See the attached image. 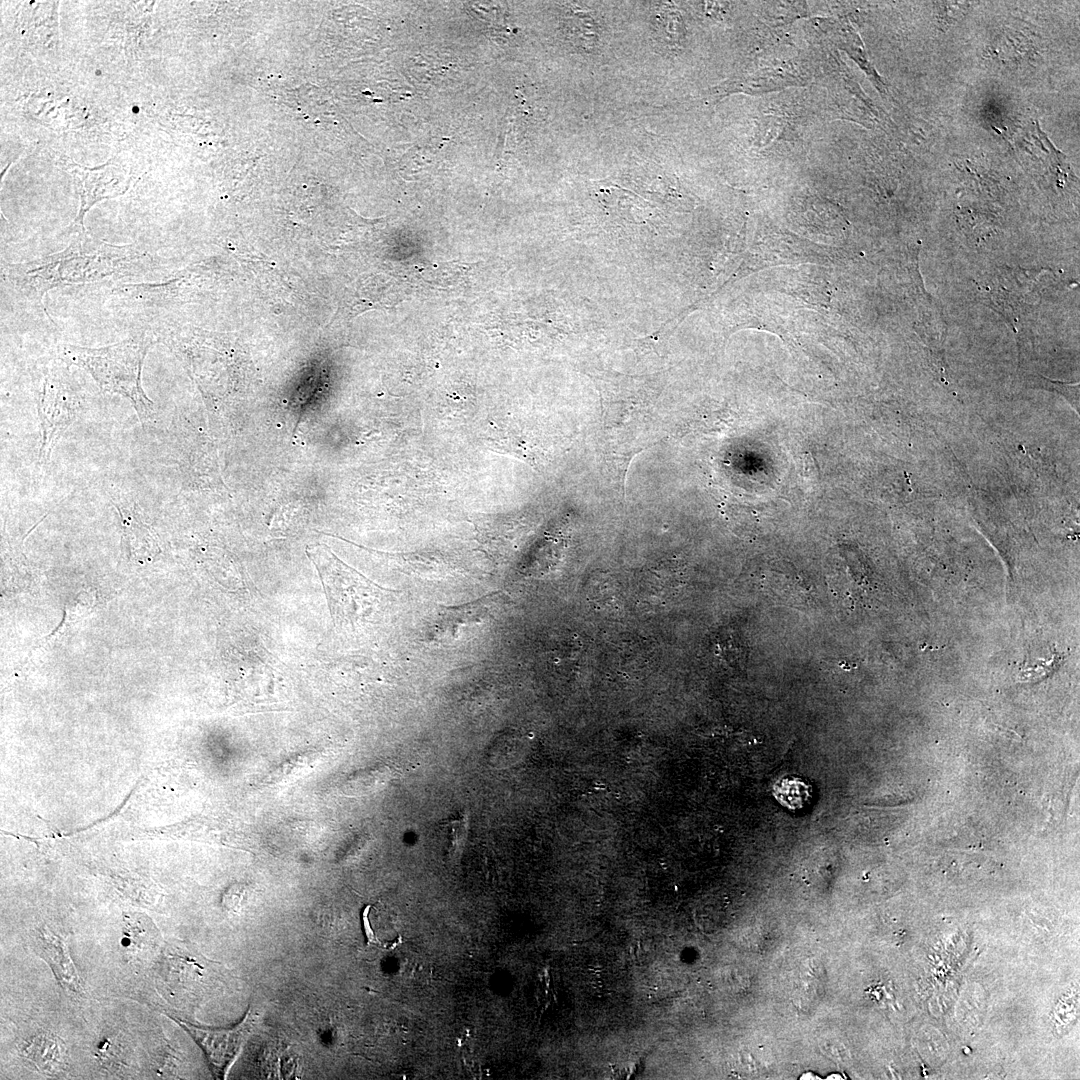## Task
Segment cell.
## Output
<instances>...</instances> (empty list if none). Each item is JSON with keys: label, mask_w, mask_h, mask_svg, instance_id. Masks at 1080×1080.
<instances>
[{"label": "cell", "mask_w": 1080, "mask_h": 1080, "mask_svg": "<svg viewBox=\"0 0 1080 1080\" xmlns=\"http://www.w3.org/2000/svg\"><path fill=\"white\" fill-rule=\"evenodd\" d=\"M35 939L37 949L50 964L61 985L73 993H80V979L65 940L46 925L37 928Z\"/></svg>", "instance_id": "obj_5"}, {"label": "cell", "mask_w": 1080, "mask_h": 1080, "mask_svg": "<svg viewBox=\"0 0 1080 1080\" xmlns=\"http://www.w3.org/2000/svg\"><path fill=\"white\" fill-rule=\"evenodd\" d=\"M150 346L149 339L137 337L98 348L66 345L62 355L63 361L87 371L103 391L128 399L145 427L155 412L141 379Z\"/></svg>", "instance_id": "obj_2"}, {"label": "cell", "mask_w": 1080, "mask_h": 1080, "mask_svg": "<svg viewBox=\"0 0 1080 1080\" xmlns=\"http://www.w3.org/2000/svg\"><path fill=\"white\" fill-rule=\"evenodd\" d=\"M121 944L131 958L145 956L157 945V928L145 916L125 914Z\"/></svg>", "instance_id": "obj_9"}, {"label": "cell", "mask_w": 1080, "mask_h": 1080, "mask_svg": "<svg viewBox=\"0 0 1080 1080\" xmlns=\"http://www.w3.org/2000/svg\"><path fill=\"white\" fill-rule=\"evenodd\" d=\"M776 799L791 810L803 808L811 799L812 789L804 781L796 777H787L774 785Z\"/></svg>", "instance_id": "obj_12"}, {"label": "cell", "mask_w": 1080, "mask_h": 1080, "mask_svg": "<svg viewBox=\"0 0 1080 1080\" xmlns=\"http://www.w3.org/2000/svg\"><path fill=\"white\" fill-rule=\"evenodd\" d=\"M130 245L116 246L86 233L60 253L7 268L11 283L27 298L41 301L46 291L61 285L92 282L130 269L139 259Z\"/></svg>", "instance_id": "obj_1"}, {"label": "cell", "mask_w": 1080, "mask_h": 1080, "mask_svg": "<svg viewBox=\"0 0 1080 1080\" xmlns=\"http://www.w3.org/2000/svg\"><path fill=\"white\" fill-rule=\"evenodd\" d=\"M72 173L79 181L81 198V209L78 217L75 219V223H79L83 226V216L95 202L104 198L116 196L120 193L116 191V186L110 185L112 181L104 182V178L100 173L95 171L92 173V170L80 168L79 166H74Z\"/></svg>", "instance_id": "obj_11"}, {"label": "cell", "mask_w": 1080, "mask_h": 1080, "mask_svg": "<svg viewBox=\"0 0 1080 1080\" xmlns=\"http://www.w3.org/2000/svg\"><path fill=\"white\" fill-rule=\"evenodd\" d=\"M62 367H52L44 375L36 393V406L41 428L39 458L49 459L53 447L66 429L75 421L81 409L79 395L64 376Z\"/></svg>", "instance_id": "obj_4"}, {"label": "cell", "mask_w": 1080, "mask_h": 1080, "mask_svg": "<svg viewBox=\"0 0 1080 1080\" xmlns=\"http://www.w3.org/2000/svg\"><path fill=\"white\" fill-rule=\"evenodd\" d=\"M191 1033L195 1035L215 1065L224 1066L231 1061L246 1027L232 1030H203L192 1027Z\"/></svg>", "instance_id": "obj_10"}, {"label": "cell", "mask_w": 1080, "mask_h": 1080, "mask_svg": "<svg viewBox=\"0 0 1080 1080\" xmlns=\"http://www.w3.org/2000/svg\"><path fill=\"white\" fill-rule=\"evenodd\" d=\"M119 510L123 529V543L133 557L149 558L158 551V545L150 528L142 521L135 507L126 501L114 500Z\"/></svg>", "instance_id": "obj_7"}, {"label": "cell", "mask_w": 1080, "mask_h": 1080, "mask_svg": "<svg viewBox=\"0 0 1080 1080\" xmlns=\"http://www.w3.org/2000/svg\"><path fill=\"white\" fill-rule=\"evenodd\" d=\"M499 600H501L500 594L494 592L468 604L446 607L433 628L436 633L446 635L447 633L454 634L462 626L468 627L481 623L496 611Z\"/></svg>", "instance_id": "obj_6"}, {"label": "cell", "mask_w": 1080, "mask_h": 1080, "mask_svg": "<svg viewBox=\"0 0 1080 1080\" xmlns=\"http://www.w3.org/2000/svg\"><path fill=\"white\" fill-rule=\"evenodd\" d=\"M22 1054L45 1074H59L67 1063V1054L62 1040L48 1032L39 1033L28 1039L22 1047Z\"/></svg>", "instance_id": "obj_8"}, {"label": "cell", "mask_w": 1080, "mask_h": 1080, "mask_svg": "<svg viewBox=\"0 0 1080 1080\" xmlns=\"http://www.w3.org/2000/svg\"><path fill=\"white\" fill-rule=\"evenodd\" d=\"M307 554L318 570L336 624L355 625L374 613L384 588L346 566L326 546H309Z\"/></svg>", "instance_id": "obj_3"}]
</instances>
